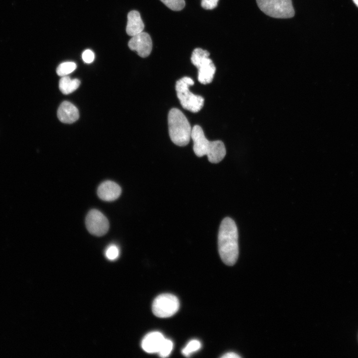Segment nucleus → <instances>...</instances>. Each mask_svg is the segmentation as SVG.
I'll list each match as a JSON object with an SVG mask.
<instances>
[{
    "label": "nucleus",
    "mask_w": 358,
    "mask_h": 358,
    "mask_svg": "<svg viewBox=\"0 0 358 358\" xmlns=\"http://www.w3.org/2000/svg\"><path fill=\"white\" fill-rule=\"evenodd\" d=\"M144 28V24L139 12L136 10L130 11L127 15V34L133 36L143 32Z\"/></svg>",
    "instance_id": "nucleus-13"
},
{
    "label": "nucleus",
    "mask_w": 358,
    "mask_h": 358,
    "mask_svg": "<svg viewBox=\"0 0 358 358\" xmlns=\"http://www.w3.org/2000/svg\"><path fill=\"white\" fill-rule=\"evenodd\" d=\"M168 7L174 11H179L185 6L184 0H160Z\"/></svg>",
    "instance_id": "nucleus-18"
},
{
    "label": "nucleus",
    "mask_w": 358,
    "mask_h": 358,
    "mask_svg": "<svg viewBox=\"0 0 358 358\" xmlns=\"http://www.w3.org/2000/svg\"><path fill=\"white\" fill-rule=\"evenodd\" d=\"M119 255V250L117 246L111 244L107 247L105 251L106 258L110 261H114Z\"/></svg>",
    "instance_id": "nucleus-19"
},
{
    "label": "nucleus",
    "mask_w": 358,
    "mask_h": 358,
    "mask_svg": "<svg viewBox=\"0 0 358 358\" xmlns=\"http://www.w3.org/2000/svg\"><path fill=\"white\" fill-rule=\"evenodd\" d=\"M194 84L191 78L184 77L177 81L176 90L182 107L195 113L198 112L202 108L204 99L201 96L194 94L189 90V87Z\"/></svg>",
    "instance_id": "nucleus-4"
},
{
    "label": "nucleus",
    "mask_w": 358,
    "mask_h": 358,
    "mask_svg": "<svg viewBox=\"0 0 358 358\" xmlns=\"http://www.w3.org/2000/svg\"><path fill=\"white\" fill-rule=\"evenodd\" d=\"M210 54L200 48L194 49L191 57V61L198 69V80L202 84L212 82L216 71V67L209 58Z\"/></svg>",
    "instance_id": "nucleus-5"
},
{
    "label": "nucleus",
    "mask_w": 358,
    "mask_h": 358,
    "mask_svg": "<svg viewBox=\"0 0 358 358\" xmlns=\"http://www.w3.org/2000/svg\"><path fill=\"white\" fill-rule=\"evenodd\" d=\"M201 347V344L198 340H192L182 350L181 352L183 356L189 357L192 353L199 350Z\"/></svg>",
    "instance_id": "nucleus-16"
},
{
    "label": "nucleus",
    "mask_w": 358,
    "mask_h": 358,
    "mask_svg": "<svg viewBox=\"0 0 358 358\" xmlns=\"http://www.w3.org/2000/svg\"><path fill=\"white\" fill-rule=\"evenodd\" d=\"M191 138L193 142V151L197 156L206 155L212 163L220 162L225 156L226 151L223 142L220 140L209 141L200 126L195 125L192 127Z\"/></svg>",
    "instance_id": "nucleus-2"
},
{
    "label": "nucleus",
    "mask_w": 358,
    "mask_h": 358,
    "mask_svg": "<svg viewBox=\"0 0 358 358\" xmlns=\"http://www.w3.org/2000/svg\"><path fill=\"white\" fill-rule=\"evenodd\" d=\"M80 85L77 79H72L67 76H63L59 81V87L64 94H69L76 90Z\"/></svg>",
    "instance_id": "nucleus-14"
},
{
    "label": "nucleus",
    "mask_w": 358,
    "mask_h": 358,
    "mask_svg": "<svg viewBox=\"0 0 358 358\" xmlns=\"http://www.w3.org/2000/svg\"><path fill=\"white\" fill-rule=\"evenodd\" d=\"M259 8L266 14L276 18H289L294 15L291 0H256Z\"/></svg>",
    "instance_id": "nucleus-6"
},
{
    "label": "nucleus",
    "mask_w": 358,
    "mask_h": 358,
    "mask_svg": "<svg viewBox=\"0 0 358 358\" xmlns=\"http://www.w3.org/2000/svg\"><path fill=\"white\" fill-rule=\"evenodd\" d=\"M169 136L176 145L185 146L191 138L192 128L184 114L177 108H172L168 116Z\"/></svg>",
    "instance_id": "nucleus-3"
},
{
    "label": "nucleus",
    "mask_w": 358,
    "mask_h": 358,
    "mask_svg": "<svg viewBox=\"0 0 358 358\" xmlns=\"http://www.w3.org/2000/svg\"><path fill=\"white\" fill-rule=\"evenodd\" d=\"M179 306V301L176 296L169 293L162 294L154 300L152 311L158 317L167 318L174 315Z\"/></svg>",
    "instance_id": "nucleus-7"
},
{
    "label": "nucleus",
    "mask_w": 358,
    "mask_h": 358,
    "mask_svg": "<svg viewBox=\"0 0 358 358\" xmlns=\"http://www.w3.org/2000/svg\"><path fill=\"white\" fill-rule=\"evenodd\" d=\"M97 192L98 197L104 201H111L119 197L121 193V188L116 182L111 180H106L99 185Z\"/></svg>",
    "instance_id": "nucleus-10"
},
{
    "label": "nucleus",
    "mask_w": 358,
    "mask_h": 358,
    "mask_svg": "<svg viewBox=\"0 0 358 358\" xmlns=\"http://www.w3.org/2000/svg\"><path fill=\"white\" fill-rule=\"evenodd\" d=\"M82 59L85 63H90L94 60V54L91 50L87 49L82 54Z\"/></svg>",
    "instance_id": "nucleus-20"
},
{
    "label": "nucleus",
    "mask_w": 358,
    "mask_h": 358,
    "mask_svg": "<svg viewBox=\"0 0 358 358\" xmlns=\"http://www.w3.org/2000/svg\"><path fill=\"white\" fill-rule=\"evenodd\" d=\"M57 116L60 121L65 123H72L79 118L78 109L71 102L63 101L57 110Z\"/></svg>",
    "instance_id": "nucleus-11"
},
{
    "label": "nucleus",
    "mask_w": 358,
    "mask_h": 358,
    "mask_svg": "<svg viewBox=\"0 0 358 358\" xmlns=\"http://www.w3.org/2000/svg\"><path fill=\"white\" fill-rule=\"evenodd\" d=\"M218 251L223 263L233 266L239 255L238 232L236 224L230 217L222 221L218 235Z\"/></svg>",
    "instance_id": "nucleus-1"
},
{
    "label": "nucleus",
    "mask_w": 358,
    "mask_h": 358,
    "mask_svg": "<svg viewBox=\"0 0 358 358\" xmlns=\"http://www.w3.org/2000/svg\"><path fill=\"white\" fill-rule=\"evenodd\" d=\"M77 68L76 64L73 62H65L60 64L56 70L59 76H65L72 73Z\"/></svg>",
    "instance_id": "nucleus-15"
},
{
    "label": "nucleus",
    "mask_w": 358,
    "mask_h": 358,
    "mask_svg": "<svg viewBox=\"0 0 358 358\" xmlns=\"http://www.w3.org/2000/svg\"><path fill=\"white\" fill-rule=\"evenodd\" d=\"M353 1L356 4V5L358 6V0H353Z\"/></svg>",
    "instance_id": "nucleus-23"
},
{
    "label": "nucleus",
    "mask_w": 358,
    "mask_h": 358,
    "mask_svg": "<svg viewBox=\"0 0 358 358\" xmlns=\"http://www.w3.org/2000/svg\"><path fill=\"white\" fill-rule=\"evenodd\" d=\"M128 45L131 50L136 51L142 58L148 57L152 49L151 38L148 33L145 32L132 36Z\"/></svg>",
    "instance_id": "nucleus-9"
},
{
    "label": "nucleus",
    "mask_w": 358,
    "mask_h": 358,
    "mask_svg": "<svg viewBox=\"0 0 358 358\" xmlns=\"http://www.w3.org/2000/svg\"><path fill=\"white\" fill-rule=\"evenodd\" d=\"M222 358H241V357L237 354L236 353H233V352H229L226 353L223 356L221 357Z\"/></svg>",
    "instance_id": "nucleus-22"
},
{
    "label": "nucleus",
    "mask_w": 358,
    "mask_h": 358,
    "mask_svg": "<svg viewBox=\"0 0 358 358\" xmlns=\"http://www.w3.org/2000/svg\"><path fill=\"white\" fill-rule=\"evenodd\" d=\"M219 0H202L201 6L206 9H212L215 8Z\"/></svg>",
    "instance_id": "nucleus-21"
},
{
    "label": "nucleus",
    "mask_w": 358,
    "mask_h": 358,
    "mask_svg": "<svg viewBox=\"0 0 358 358\" xmlns=\"http://www.w3.org/2000/svg\"><path fill=\"white\" fill-rule=\"evenodd\" d=\"M173 348V343L172 341L169 339H165L158 353L160 357L162 358L167 357L170 355Z\"/></svg>",
    "instance_id": "nucleus-17"
},
{
    "label": "nucleus",
    "mask_w": 358,
    "mask_h": 358,
    "mask_svg": "<svg viewBox=\"0 0 358 358\" xmlns=\"http://www.w3.org/2000/svg\"><path fill=\"white\" fill-rule=\"evenodd\" d=\"M165 339L163 335L159 332H150L143 339L141 347L143 350L147 353H158Z\"/></svg>",
    "instance_id": "nucleus-12"
},
{
    "label": "nucleus",
    "mask_w": 358,
    "mask_h": 358,
    "mask_svg": "<svg viewBox=\"0 0 358 358\" xmlns=\"http://www.w3.org/2000/svg\"><path fill=\"white\" fill-rule=\"evenodd\" d=\"M86 225L89 232L96 236L105 235L109 226L107 218L96 209H92L89 212L86 218Z\"/></svg>",
    "instance_id": "nucleus-8"
}]
</instances>
